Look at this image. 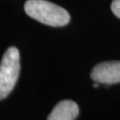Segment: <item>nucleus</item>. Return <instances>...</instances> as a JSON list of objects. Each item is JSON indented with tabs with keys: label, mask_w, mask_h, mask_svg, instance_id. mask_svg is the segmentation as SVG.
<instances>
[{
	"label": "nucleus",
	"mask_w": 120,
	"mask_h": 120,
	"mask_svg": "<svg viewBox=\"0 0 120 120\" xmlns=\"http://www.w3.org/2000/svg\"><path fill=\"white\" fill-rule=\"evenodd\" d=\"M111 11L116 17L120 19V0H114L112 2Z\"/></svg>",
	"instance_id": "5"
},
{
	"label": "nucleus",
	"mask_w": 120,
	"mask_h": 120,
	"mask_svg": "<svg viewBox=\"0 0 120 120\" xmlns=\"http://www.w3.org/2000/svg\"><path fill=\"white\" fill-rule=\"evenodd\" d=\"M78 113L79 109L77 103L70 100H64L56 104L47 120H75Z\"/></svg>",
	"instance_id": "4"
},
{
	"label": "nucleus",
	"mask_w": 120,
	"mask_h": 120,
	"mask_svg": "<svg viewBox=\"0 0 120 120\" xmlns=\"http://www.w3.org/2000/svg\"><path fill=\"white\" fill-rule=\"evenodd\" d=\"M20 74V52L11 46L4 52L0 62V100L6 98L17 83Z\"/></svg>",
	"instance_id": "2"
},
{
	"label": "nucleus",
	"mask_w": 120,
	"mask_h": 120,
	"mask_svg": "<svg viewBox=\"0 0 120 120\" xmlns=\"http://www.w3.org/2000/svg\"><path fill=\"white\" fill-rule=\"evenodd\" d=\"M99 86H100V83H98V82H94V87L97 88V87H99Z\"/></svg>",
	"instance_id": "6"
},
{
	"label": "nucleus",
	"mask_w": 120,
	"mask_h": 120,
	"mask_svg": "<svg viewBox=\"0 0 120 120\" xmlns=\"http://www.w3.org/2000/svg\"><path fill=\"white\" fill-rule=\"evenodd\" d=\"M24 10L30 17L52 27L65 26L70 20L67 10L46 0H28Z\"/></svg>",
	"instance_id": "1"
},
{
	"label": "nucleus",
	"mask_w": 120,
	"mask_h": 120,
	"mask_svg": "<svg viewBox=\"0 0 120 120\" xmlns=\"http://www.w3.org/2000/svg\"><path fill=\"white\" fill-rule=\"evenodd\" d=\"M91 78L105 85L120 83V61H104L95 65L91 72Z\"/></svg>",
	"instance_id": "3"
}]
</instances>
